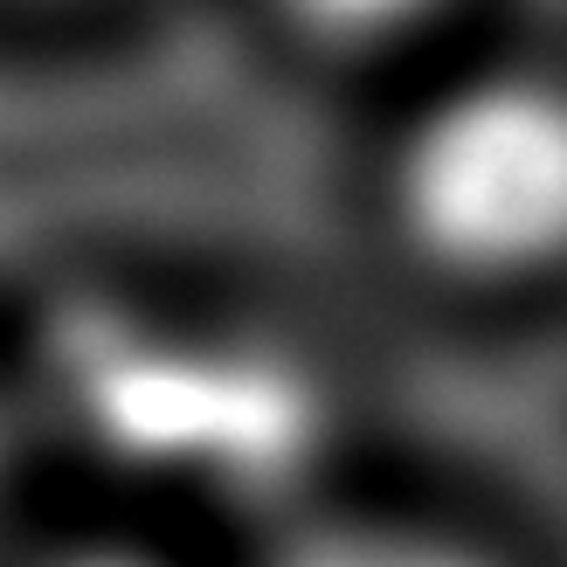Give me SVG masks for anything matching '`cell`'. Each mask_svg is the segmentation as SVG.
Segmentation results:
<instances>
[{
	"label": "cell",
	"instance_id": "obj_1",
	"mask_svg": "<svg viewBox=\"0 0 567 567\" xmlns=\"http://www.w3.org/2000/svg\"><path fill=\"white\" fill-rule=\"evenodd\" d=\"M49 388L97 457L221 505H277L326 436L311 381L270 347L76 305L49 339Z\"/></svg>",
	"mask_w": 567,
	"mask_h": 567
},
{
	"label": "cell",
	"instance_id": "obj_2",
	"mask_svg": "<svg viewBox=\"0 0 567 567\" xmlns=\"http://www.w3.org/2000/svg\"><path fill=\"white\" fill-rule=\"evenodd\" d=\"M402 208L436 257L526 270L567 249V91L492 76L450 91L415 125Z\"/></svg>",
	"mask_w": 567,
	"mask_h": 567
},
{
	"label": "cell",
	"instance_id": "obj_3",
	"mask_svg": "<svg viewBox=\"0 0 567 567\" xmlns=\"http://www.w3.org/2000/svg\"><path fill=\"white\" fill-rule=\"evenodd\" d=\"M284 567H477L415 533H381V526H347V533H311Z\"/></svg>",
	"mask_w": 567,
	"mask_h": 567
},
{
	"label": "cell",
	"instance_id": "obj_4",
	"mask_svg": "<svg viewBox=\"0 0 567 567\" xmlns=\"http://www.w3.org/2000/svg\"><path fill=\"white\" fill-rule=\"evenodd\" d=\"M298 8L326 28H394V21H415L430 0H298Z\"/></svg>",
	"mask_w": 567,
	"mask_h": 567
},
{
	"label": "cell",
	"instance_id": "obj_5",
	"mask_svg": "<svg viewBox=\"0 0 567 567\" xmlns=\"http://www.w3.org/2000/svg\"><path fill=\"white\" fill-rule=\"evenodd\" d=\"M55 567H138V560H118V554H76V560H55Z\"/></svg>",
	"mask_w": 567,
	"mask_h": 567
}]
</instances>
